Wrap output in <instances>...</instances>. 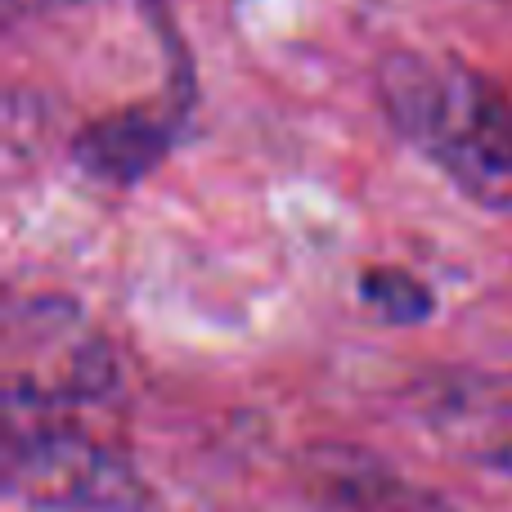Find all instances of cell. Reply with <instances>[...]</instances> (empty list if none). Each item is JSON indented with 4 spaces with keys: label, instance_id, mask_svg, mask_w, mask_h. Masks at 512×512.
<instances>
[{
    "label": "cell",
    "instance_id": "cell-2",
    "mask_svg": "<svg viewBox=\"0 0 512 512\" xmlns=\"http://www.w3.org/2000/svg\"><path fill=\"white\" fill-rule=\"evenodd\" d=\"M0 477L9 499L41 512H144V481L104 436L68 409L5 405Z\"/></svg>",
    "mask_w": 512,
    "mask_h": 512
},
{
    "label": "cell",
    "instance_id": "cell-6",
    "mask_svg": "<svg viewBox=\"0 0 512 512\" xmlns=\"http://www.w3.org/2000/svg\"><path fill=\"white\" fill-rule=\"evenodd\" d=\"M355 292H360L364 310L378 315L382 324H418V319H427L436 310L432 288L418 274L396 270V265H369L360 274V283H355Z\"/></svg>",
    "mask_w": 512,
    "mask_h": 512
},
{
    "label": "cell",
    "instance_id": "cell-4",
    "mask_svg": "<svg viewBox=\"0 0 512 512\" xmlns=\"http://www.w3.org/2000/svg\"><path fill=\"white\" fill-rule=\"evenodd\" d=\"M423 423L454 454L512 477V373H454L427 382Z\"/></svg>",
    "mask_w": 512,
    "mask_h": 512
},
{
    "label": "cell",
    "instance_id": "cell-3",
    "mask_svg": "<svg viewBox=\"0 0 512 512\" xmlns=\"http://www.w3.org/2000/svg\"><path fill=\"white\" fill-rule=\"evenodd\" d=\"M113 351L68 301H18L5 324V405L81 409L108 400Z\"/></svg>",
    "mask_w": 512,
    "mask_h": 512
},
{
    "label": "cell",
    "instance_id": "cell-1",
    "mask_svg": "<svg viewBox=\"0 0 512 512\" xmlns=\"http://www.w3.org/2000/svg\"><path fill=\"white\" fill-rule=\"evenodd\" d=\"M387 122L468 198L512 207V95L450 54H387L378 68Z\"/></svg>",
    "mask_w": 512,
    "mask_h": 512
},
{
    "label": "cell",
    "instance_id": "cell-5",
    "mask_svg": "<svg viewBox=\"0 0 512 512\" xmlns=\"http://www.w3.org/2000/svg\"><path fill=\"white\" fill-rule=\"evenodd\" d=\"M176 135H180V99H171L167 108L135 104L86 126L77 140V158L90 176L113 180V185H131V180H140L144 171H153L167 158Z\"/></svg>",
    "mask_w": 512,
    "mask_h": 512
}]
</instances>
